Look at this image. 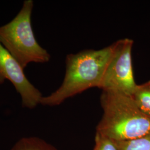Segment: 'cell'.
Returning <instances> with one entry per match:
<instances>
[{"instance_id": "6da1fadb", "label": "cell", "mask_w": 150, "mask_h": 150, "mask_svg": "<svg viewBox=\"0 0 150 150\" xmlns=\"http://www.w3.org/2000/svg\"><path fill=\"white\" fill-rule=\"evenodd\" d=\"M112 50L111 45L98 50H88L68 54L62 85L49 96L42 97L40 103L45 106H57L87 89L100 88Z\"/></svg>"}, {"instance_id": "7a4b0ae2", "label": "cell", "mask_w": 150, "mask_h": 150, "mask_svg": "<svg viewBox=\"0 0 150 150\" xmlns=\"http://www.w3.org/2000/svg\"><path fill=\"white\" fill-rule=\"evenodd\" d=\"M101 104L103 115L97 134L117 142L150 134V116L139 110L131 96L102 91Z\"/></svg>"}, {"instance_id": "3957f363", "label": "cell", "mask_w": 150, "mask_h": 150, "mask_svg": "<svg viewBox=\"0 0 150 150\" xmlns=\"http://www.w3.org/2000/svg\"><path fill=\"white\" fill-rule=\"evenodd\" d=\"M32 0L24 1L21 10L9 23L0 26V42L24 69L31 62L45 63L50 55L38 43L32 29Z\"/></svg>"}, {"instance_id": "277c9868", "label": "cell", "mask_w": 150, "mask_h": 150, "mask_svg": "<svg viewBox=\"0 0 150 150\" xmlns=\"http://www.w3.org/2000/svg\"><path fill=\"white\" fill-rule=\"evenodd\" d=\"M134 41L119 40L112 44V53L100 86L102 91H113L131 96L137 83L132 64Z\"/></svg>"}, {"instance_id": "5b68a950", "label": "cell", "mask_w": 150, "mask_h": 150, "mask_svg": "<svg viewBox=\"0 0 150 150\" xmlns=\"http://www.w3.org/2000/svg\"><path fill=\"white\" fill-rule=\"evenodd\" d=\"M23 69L0 42V84L8 80L21 97L23 107L33 108L40 103V91L27 79Z\"/></svg>"}, {"instance_id": "8992f818", "label": "cell", "mask_w": 150, "mask_h": 150, "mask_svg": "<svg viewBox=\"0 0 150 150\" xmlns=\"http://www.w3.org/2000/svg\"><path fill=\"white\" fill-rule=\"evenodd\" d=\"M131 96L139 110L150 116V80L137 85Z\"/></svg>"}, {"instance_id": "52a82bcc", "label": "cell", "mask_w": 150, "mask_h": 150, "mask_svg": "<svg viewBox=\"0 0 150 150\" xmlns=\"http://www.w3.org/2000/svg\"><path fill=\"white\" fill-rule=\"evenodd\" d=\"M11 150H57L54 146L37 137L23 138Z\"/></svg>"}, {"instance_id": "ba28073f", "label": "cell", "mask_w": 150, "mask_h": 150, "mask_svg": "<svg viewBox=\"0 0 150 150\" xmlns=\"http://www.w3.org/2000/svg\"><path fill=\"white\" fill-rule=\"evenodd\" d=\"M116 142L118 150H150V134L135 139Z\"/></svg>"}, {"instance_id": "9c48e42d", "label": "cell", "mask_w": 150, "mask_h": 150, "mask_svg": "<svg viewBox=\"0 0 150 150\" xmlns=\"http://www.w3.org/2000/svg\"><path fill=\"white\" fill-rule=\"evenodd\" d=\"M93 150H118L116 141L96 133L95 145Z\"/></svg>"}]
</instances>
